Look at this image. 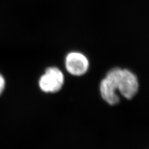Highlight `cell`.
<instances>
[{"label": "cell", "instance_id": "cell-1", "mask_svg": "<svg viewBox=\"0 0 149 149\" xmlns=\"http://www.w3.org/2000/svg\"><path fill=\"white\" fill-rule=\"evenodd\" d=\"M123 67L114 66L108 69L99 83L98 89L101 98L110 106L119 104L122 97L118 91V81Z\"/></svg>", "mask_w": 149, "mask_h": 149}, {"label": "cell", "instance_id": "cell-2", "mask_svg": "<svg viewBox=\"0 0 149 149\" xmlns=\"http://www.w3.org/2000/svg\"><path fill=\"white\" fill-rule=\"evenodd\" d=\"M66 74L63 70L56 65L46 67L37 80L40 90L46 94H55L63 87Z\"/></svg>", "mask_w": 149, "mask_h": 149}, {"label": "cell", "instance_id": "cell-3", "mask_svg": "<svg viewBox=\"0 0 149 149\" xmlns=\"http://www.w3.org/2000/svg\"><path fill=\"white\" fill-rule=\"evenodd\" d=\"M141 88L138 74L132 70L123 67L118 81V91L124 99L130 100L136 96Z\"/></svg>", "mask_w": 149, "mask_h": 149}, {"label": "cell", "instance_id": "cell-4", "mask_svg": "<svg viewBox=\"0 0 149 149\" xmlns=\"http://www.w3.org/2000/svg\"><path fill=\"white\" fill-rule=\"evenodd\" d=\"M91 68L90 60L86 55L79 51H71L65 57L64 70L68 75L81 77Z\"/></svg>", "mask_w": 149, "mask_h": 149}, {"label": "cell", "instance_id": "cell-5", "mask_svg": "<svg viewBox=\"0 0 149 149\" xmlns=\"http://www.w3.org/2000/svg\"><path fill=\"white\" fill-rule=\"evenodd\" d=\"M6 86V80L3 74L0 73V95L2 94Z\"/></svg>", "mask_w": 149, "mask_h": 149}]
</instances>
